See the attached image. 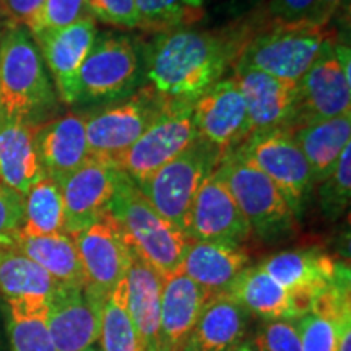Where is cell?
Returning <instances> with one entry per match:
<instances>
[{
    "label": "cell",
    "instance_id": "cell-1",
    "mask_svg": "<svg viewBox=\"0 0 351 351\" xmlns=\"http://www.w3.org/2000/svg\"><path fill=\"white\" fill-rule=\"evenodd\" d=\"M247 36L181 28L158 34L148 47L142 86L163 108L194 106L221 80Z\"/></svg>",
    "mask_w": 351,
    "mask_h": 351
},
{
    "label": "cell",
    "instance_id": "cell-2",
    "mask_svg": "<svg viewBox=\"0 0 351 351\" xmlns=\"http://www.w3.org/2000/svg\"><path fill=\"white\" fill-rule=\"evenodd\" d=\"M109 210L119 223L127 244L161 278L179 270L191 239L152 207L137 184L124 173L117 174Z\"/></svg>",
    "mask_w": 351,
    "mask_h": 351
},
{
    "label": "cell",
    "instance_id": "cell-3",
    "mask_svg": "<svg viewBox=\"0 0 351 351\" xmlns=\"http://www.w3.org/2000/svg\"><path fill=\"white\" fill-rule=\"evenodd\" d=\"M332 34L328 25L309 20L298 23L275 21L271 28L249 36L232 65L298 83Z\"/></svg>",
    "mask_w": 351,
    "mask_h": 351
},
{
    "label": "cell",
    "instance_id": "cell-4",
    "mask_svg": "<svg viewBox=\"0 0 351 351\" xmlns=\"http://www.w3.org/2000/svg\"><path fill=\"white\" fill-rule=\"evenodd\" d=\"M54 101V90L32 33L25 26H10L0 39V112L29 119Z\"/></svg>",
    "mask_w": 351,
    "mask_h": 351
},
{
    "label": "cell",
    "instance_id": "cell-5",
    "mask_svg": "<svg viewBox=\"0 0 351 351\" xmlns=\"http://www.w3.org/2000/svg\"><path fill=\"white\" fill-rule=\"evenodd\" d=\"M221 153L205 140L194 143L137 184L152 207L187 236L189 215L197 192L217 168Z\"/></svg>",
    "mask_w": 351,
    "mask_h": 351
},
{
    "label": "cell",
    "instance_id": "cell-6",
    "mask_svg": "<svg viewBox=\"0 0 351 351\" xmlns=\"http://www.w3.org/2000/svg\"><path fill=\"white\" fill-rule=\"evenodd\" d=\"M215 171L230 189L252 232L267 239L291 231L295 213L288 207L282 192L257 166L239 153L228 152Z\"/></svg>",
    "mask_w": 351,
    "mask_h": 351
},
{
    "label": "cell",
    "instance_id": "cell-7",
    "mask_svg": "<svg viewBox=\"0 0 351 351\" xmlns=\"http://www.w3.org/2000/svg\"><path fill=\"white\" fill-rule=\"evenodd\" d=\"M350 64V47L340 43L333 33L298 82V114L288 130L307 122L332 119L351 112Z\"/></svg>",
    "mask_w": 351,
    "mask_h": 351
},
{
    "label": "cell",
    "instance_id": "cell-8",
    "mask_svg": "<svg viewBox=\"0 0 351 351\" xmlns=\"http://www.w3.org/2000/svg\"><path fill=\"white\" fill-rule=\"evenodd\" d=\"M257 166L282 192L291 212L300 215L313 189V174L291 130L270 129L251 134L236 150Z\"/></svg>",
    "mask_w": 351,
    "mask_h": 351
},
{
    "label": "cell",
    "instance_id": "cell-9",
    "mask_svg": "<svg viewBox=\"0 0 351 351\" xmlns=\"http://www.w3.org/2000/svg\"><path fill=\"white\" fill-rule=\"evenodd\" d=\"M192 108L194 106L163 108L137 142L116 158L112 165L135 184L145 181L199 138Z\"/></svg>",
    "mask_w": 351,
    "mask_h": 351
},
{
    "label": "cell",
    "instance_id": "cell-10",
    "mask_svg": "<svg viewBox=\"0 0 351 351\" xmlns=\"http://www.w3.org/2000/svg\"><path fill=\"white\" fill-rule=\"evenodd\" d=\"M72 238L85 274V289L104 301L127 275L132 261V251L119 223L111 210H106L93 225Z\"/></svg>",
    "mask_w": 351,
    "mask_h": 351
},
{
    "label": "cell",
    "instance_id": "cell-11",
    "mask_svg": "<svg viewBox=\"0 0 351 351\" xmlns=\"http://www.w3.org/2000/svg\"><path fill=\"white\" fill-rule=\"evenodd\" d=\"M161 111L163 106L145 88H140L129 99L85 117L91 156L114 163L116 158L137 142Z\"/></svg>",
    "mask_w": 351,
    "mask_h": 351
},
{
    "label": "cell",
    "instance_id": "cell-12",
    "mask_svg": "<svg viewBox=\"0 0 351 351\" xmlns=\"http://www.w3.org/2000/svg\"><path fill=\"white\" fill-rule=\"evenodd\" d=\"M138 70V56L129 38H96L78 77L80 99H116L129 95L137 83Z\"/></svg>",
    "mask_w": 351,
    "mask_h": 351
},
{
    "label": "cell",
    "instance_id": "cell-13",
    "mask_svg": "<svg viewBox=\"0 0 351 351\" xmlns=\"http://www.w3.org/2000/svg\"><path fill=\"white\" fill-rule=\"evenodd\" d=\"M199 138L221 153L236 150L251 135L247 108L234 78H225L210 88L192 108Z\"/></svg>",
    "mask_w": 351,
    "mask_h": 351
},
{
    "label": "cell",
    "instance_id": "cell-14",
    "mask_svg": "<svg viewBox=\"0 0 351 351\" xmlns=\"http://www.w3.org/2000/svg\"><path fill=\"white\" fill-rule=\"evenodd\" d=\"M119 169L91 156L80 168L60 179L64 200V232L75 236L109 210Z\"/></svg>",
    "mask_w": 351,
    "mask_h": 351
},
{
    "label": "cell",
    "instance_id": "cell-15",
    "mask_svg": "<svg viewBox=\"0 0 351 351\" xmlns=\"http://www.w3.org/2000/svg\"><path fill=\"white\" fill-rule=\"evenodd\" d=\"M251 236V226L232 199L230 189L217 171H213L200 186L192 204L187 238L243 245Z\"/></svg>",
    "mask_w": 351,
    "mask_h": 351
},
{
    "label": "cell",
    "instance_id": "cell-16",
    "mask_svg": "<svg viewBox=\"0 0 351 351\" xmlns=\"http://www.w3.org/2000/svg\"><path fill=\"white\" fill-rule=\"evenodd\" d=\"M54 78L60 99L65 104L80 101L82 65L96 41L95 19L83 16L60 29H43L32 34Z\"/></svg>",
    "mask_w": 351,
    "mask_h": 351
},
{
    "label": "cell",
    "instance_id": "cell-17",
    "mask_svg": "<svg viewBox=\"0 0 351 351\" xmlns=\"http://www.w3.org/2000/svg\"><path fill=\"white\" fill-rule=\"evenodd\" d=\"M103 300L85 288L60 287L49 300L47 327L57 351H83L96 345Z\"/></svg>",
    "mask_w": 351,
    "mask_h": 351
},
{
    "label": "cell",
    "instance_id": "cell-18",
    "mask_svg": "<svg viewBox=\"0 0 351 351\" xmlns=\"http://www.w3.org/2000/svg\"><path fill=\"white\" fill-rule=\"evenodd\" d=\"M234 78L247 108L251 134L289 129L298 114V83L285 82L251 69H234Z\"/></svg>",
    "mask_w": 351,
    "mask_h": 351
},
{
    "label": "cell",
    "instance_id": "cell-19",
    "mask_svg": "<svg viewBox=\"0 0 351 351\" xmlns=\"http://www.w3.org/2000/svg\"><path fill=\"white\" fill-rule=\"evenodd\" d=\"M261 267L275 282L306 302L309 309L315 298L332 287L341 271L348 269L314 249L278 252L263 261Z\"/></svg>",
    "mask_w": 351,
    "mask_h": 351
},
{
    "label": "cell",
    "instance_id": "cell-20",
    "mask_svg": "<svg viewBox=\"0 0 351 351\" xmlns=\"http://www.w3.org/2000/svg\"><path fill=\"white\" fill-rule=\"evenodd\" d=\"M34 147L44 176L59 182L91 158L85 117L67 114L36 127Z\"/></svg>",
    "mask_w": 351,
    "mask_h": 351
},
{
    "label": "cell",
    "instance_id": "cell-21",
    "mask_svg": "<svg viewBox=\"0 0 351 351\" xmlns=\"http://www.w3.org/2000/svg\"><path fill=\"white\" fill-rule=\"evenodd\" d=\"M210 296L182 271L163 278L160 313V351H179L187 345Z\"/></svg>",
    "mask_w": 351,
    "mask_h": 351
},
{
    "label": "cell",
    "instance_id": "cell-22",
    "mask_svg": "<svg viewBox=\"0 0 351 351\" xmlns=\"http://www.w3.org/2000/svg\"><path fill=\"white\" fill-rule=\"evenodd\" d=\"M34 130L26 117L0 112V184L23 197L46 178L34 147Z\"/></svg>",
    "mask_w": 351,
    "mask_h": 351
},
{
    "label": "cell",
    "instance_id": "cell-23",
    "mask_svg": "<svg viewBox=\"0 0 351 351\" xmlns=\"http://www.w3.org/2000/svg\"><path fill=\"white\" fill-rule=\"evenodd\" d=\"M249 265L251 256L243 245L191 241L179 271L213 296L226 293Z\"/></svg>",
    "mask_w": 351,
    "mask_h": 351
},
{
    "label": "cell",
    "instance_id": "cell-24",
    "mask_svg": "<svg viewBox=\"0 0 351 351\" xmlns=\"http://www.w3.org/2000/svg\"><path fill=\"white\" fill-rule=\"evenodd\" d=\"M226 293L234 298L249 314L267 322L270 320H296L309 313L306 302L289 293L262 269L249 265Z\"/></svg>",
    "mask_w": 351,
    "mask_h": 351
},
{
    "label": "cell",
    "instance_id": "cell-25",
    "mask_svg": "<svg viewBox=\"0 0 351 351\" xmlns=\"http://www.w3.org/2000/svg\"><path fill=\"white\" fill-rule=\"evenodd\" d=\"M247 314L230 293L210 296L187 345L197 351H232L244 339Z\"/></svg>",
    "mask_w": 351,
    "mask_h": 351
},
{
    "label": "cell",
    "instance_id": "cell-26",
    "mask_svg": "<svg viewBox=\"0 0 351 351\" xmlns=\"http://www.w3.org/2000/svg\"><path fill=\"white\" fill-rule=\"evenodd\" d=\"M129 313L137 330L140 351H160V313L163 278L132 252L127 270Z\"/></svg>",
    "mask_w": 351,
    "mask_h": 351
},
{
    "label": "cell",
    "instance_id": "cell-27",
    "mask_svg": "<svg viewBox=\"0 0 351 351\" xmlns=\"http://www.w3.org/2000/svg\"><path fill=\"white\" fill-rule=\"evenodd\" d=\"M291 134L309 163L313 182L328 178L337 161L351 140V112L332 119L314 121L296 125Z\"/></svg>",
    "mask_w": 351,
    "mask_h": 351
},
{
    "label": "cell",
    "instance_id": "cell-28",
    "mask_svg": "<svg viewBox=\"0 0 351 351\" xmlns=\"http://www.w3.org/2000/svg\"><path fill=\"white\" fill-rule=\"evenodd\" d=\"M12 247L43 267L60 287L85 288V274L72 236H32L19 231Z\"/></svg>",
    "mask_w": 351,
    "mask_h": 351
},
{
    "label": "cell",
    "instance_id": "cell-29",
    "mask_svg": "<svg viewBox=\"0 0 351 351\" xmlns=\"http://www.w3.org/2000/svg\"><path fill=\"white\" fill-rule=\"evenodd\" d=\"M60 285L36 262L7 247L0 251V295L13 301H49Z\"/></svg>",
    "mask_w": 351,
    "mask_h": 351
},
{
    "label": "cell",
    "instance_id": "cell-30",
    "mask_svg": "<svg viewBox=\"0 0 351 351\" xmlns=\"http://www.w3.org/2000/svg\"><path fill=\"white\" fill-rule=\"evenodd\" d=\"M98 341L101 351H140L138 335L129 313L127 275L104 298Z\"/></svg>",
    "mask_w": 351,
    "mask_h": 351
},
{
    "label": "cell",
    "instance_id": "cell-31",
    "mask_svg": "<svg viewBox=\"0 0 351 351\" xmlns=\"http://www.w3.org/2000/svg\"><path fill=\"white\" fill-rule=\"evenodd\" d=\"M8 306L12 351H57L47 327L49 301H13Z\"/></svg>",
    "mask_w": 351,
    "mask_h": 351
},
{
    "label": "cell",
    "instance_id": "cell-32",
    "mask_svg": "<svg viewBox=\"0 0 351 351\" xmlns=\"http://www.w3.org/2000/svg\"><path fill=\"white\" fill-rule=\"evenodd\" d=\"M21 232L49 236L64 232V200L54 179L43 178L25 195V217Z\"/></svg>",
    "mask_w": 351,
    "mask_h": 351
},
{
    "label": "cell",
    "instance_id": "cell-33",
    "mask_svg": "<svg viewBox=\"0 0 351 351\" xmlns=\"http://www.w3.org/2000/svg\"><path fill=\"white\" fill-rule=\"evenodd\" d=\"M138 28L150 33H168L187 28L204 15V0H135Z\"/></svg>",
    "mask_w": 351,
    "mask_h": 351
},
{
    "label": "cell",
    "instance_id": "cell-34",
    "mask_svg": "<svg viewBox=\"0 0 351 351\" xmlns=\"http://www.w3.org/2000/svg\"><path fill=\"white\" fill-rule=\"evenodd\" d=\"M351 195V147L345 150L337 161L335 168L324 182H320V205L330 218L339 217L350 204Z\"/></svg>",
    "mask_w": 351,
    "mask_h": 351
},
{
    "label": "cell",
    "instance_id": "cell-35",
    "mask_svg": "<svg viewBox=\"0 0 351 351\" xmlns=\"http://www.w3.org/2000/svg\"><path fill=\"white\" fill-rule=\"evenodd\" d=\"M254 351H302L296 320H270L258 328Z\"/></svg>",
    "mask_w": 351,
    "mask_h": 351
},
{
    "label": "cell",
    "instance_id": "cell-36",
    "mask_svg": "<svg viewBox=\"0 0 351 351\" xmlns=\"http://www.w3.org/2000/svg\"><path fill=\"white\" fill-rule=\"evenodd\" d=\"M25 217V197L0 184V251L12 247Z\"/></svg>",
    "mask_w": 351,
    "mask_h": 351
},
{
    "label": "cell",
    "instance_id": "cell-37",
    "mask_svg": "<svg viewBox=\"0 0 351 351\" xmlns=\"http://www.w3.org/2000/svg\"><path fill=\"white\" fill-rule=\"evenodd\" d=\"M86 10L91 19L122 29L138 28L140 19L135 0H86Z\"/></svg>",
    "mask_w": 351,
    "mask_h": 351
},
{
    "label": "cell",
    "instance_id": "cell-38",
    "mask_svg": "<svg viewBox=\"0 0 351 351\" xmlns=\"http://www.w3.org/2000/svg\"><path fill=\"white\" fill-rule=\"evenodd\" d=\"M86 15V0H46L38 23L29 33L65 28Z\"/></svg>",
    "mask_w": 351,
    "mask_h": 351
},
{
    "label": "cell",
    "instance_id": "cell-39",
    "mask_svg": "<svg viewBox=\"0 0 351 351\" xmlns=\"http://www.w3.org/2000/svg\"><path fill=\"white\" fill-rule=\"evenodd\" d=\"M46 0H0L2 15L10 26H25L28 32L36 26Z\"/></svg>",
    "mask_w": 351,
    "mask_h": 351
},
{
    "label": "cell",
    "instance_id": "cell-40",
    "mask_svg": "<svg viewBox=\"0 0 351 351\" xmlns=\"http://www.w3.org/2000/svg\"><path fill=\"white\" fill-rule=\"evenodd\" d=\"M315 0H271L270 13L280 23H298L311 21Z\"/></svg>",
    "mask_w": 351,
    "mask_h": 351
},
{
    "label": "cell",
    "instance_id": "cell-41",
    "mask_svg": "<svg viewBox=\"0 0 351 351\" xmlns=\"http://www.w3.org/2000/svg\"><path fill=\"white\" fill-rule=\"evenodd\" d=\"M343 0H315V7L311 21L319 25H328L332 16L339 10Z\"/></svg>",
    "mask_w": 351,
    "mask_h": 351
},
{
    "label": "cell",
    "instance_id": "cell-42",
    "mask_svg": "<svg viewBox=\"0 0 351 351\" xmlns=\"http://www.w3.org/2000/svg\"><path fill=\"white\" fill-rule=\"evenodd\" d=\"M337 351H351V313L345 314L339 322Z\"/></svg>",
    "mask_w": 351,
    "mask_h": 351
},
{
    "label": "cell",
    "instance_id": "cell-43",
    "mask_svg": "<svg viewBox=\"0 0 351 351\" xmlns=\"http://www.w3.org/2000/svg\"><path fill=\"white\" fill-rule=\"evenodd\" d=\"M232 351H254V348H252L251 343H241V345L236 346V348Z\"/></svg>",
    "mask_w": 351,
    "mask_h": 351
},
{
    "label": "cell",
    "instance_id": "cell-44",
    "mask_svg": "<svg viewBox=\"0 0 351 351\" xmlns=\"http://www.w3.org/2000/svg\"><path fill=\"white\" fill-rule=\"evenodd\" d=\"M83 351H101V348H99V346H96V345H91V346H88V348L83 350Z\"/></svg>",
    "mask_w": 351,
    "mask_h": 351
},
{
    "label": "cell",
    "instance_id": "cell-45",
    "mask_svg": "<svg viewBox=\"0 0 351 351\" xmlns=\"http://www.w3.org/2000/svg\"><path fill=\"white\" fill-rule=\"evenodd\" d=\"M179 351H197V350H195V348H192L191 345H186V346H184L182 350H179Z\"/></svg>",
    "mask_w": 351,
    "mask_h": 351
},
{
    "label": "cell",
    "instance_id": "cell-46",
    "mask_svg": "<svg viewBox=\"0 0 351 351\" xmlns=\"http://www.w3.org/2000/svg\"><path fill=\"white\" fill-rule=\"evenodd\" d=\"M0 19H2V7H0Z\"/></svg>",
    "mask_w": 351,
    "mask_h": 351
}]
</instances>
